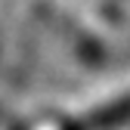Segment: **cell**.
<instances>
[{
	"mask_svg": "<svg viewBox=\"0 0 130 130\" xmlns=\"http://www.w3.org/2000/svg\"><path fill=\"white\" fill-rule=\"evenodd\" d=\"M121 124H130V93L108 102V105H99L96 111L87 115L90 130H111V127H121Z\"/></svg>",
	"mask_w": 130,
	"mask_h": 130,
	"instance_id": "obj_1",
	"label": "cell"
}]
</instances>
